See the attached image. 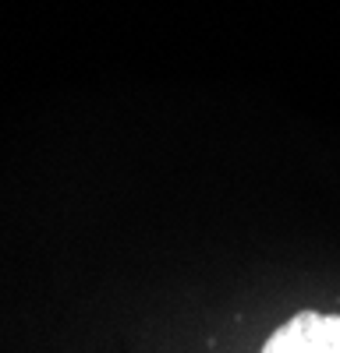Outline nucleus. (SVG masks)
Returning <instances> with one entry per match:
<instances>
[{
	"mask_svg": "<svg viewBox=\"0 0 340 353\" xmlns=\"http://www.w3.org/2000/svg\"><path fill=\"white\" fill-rule=\"evenodd\" d=\"M259 353H340V314L298 311L273 329Z\"/></svg>",
	"mask_w": 340,
	"mask_h": 353,
	"instance_id": "f257e3e1",
	"label": "nucleus"
}]
</instances>
